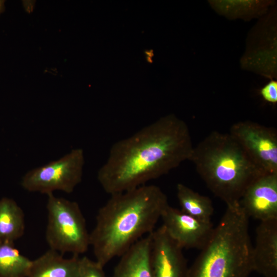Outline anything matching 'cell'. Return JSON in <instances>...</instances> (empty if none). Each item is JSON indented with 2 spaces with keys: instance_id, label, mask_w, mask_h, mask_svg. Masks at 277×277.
Instances as JSON below:
<instances>
[{
  "instance_id": "cell-12",
  "label": "cell",
  "mask_w": 277,
  "mask_h": 277,
  "mask_svg": "<svg viewBox=\"0 0 277 277\" xmlns=\"http://www.w3.org/2000/svg\"><path fill=\"white\" fill-rule=\"evenodd\" d=\"M252 261L253 271L264 277H277V219L260 222Z\"/></svg>"
},
{
  "instance_id": "cell-18",
  "label": "cell",
  "mask_w": 277,
  "mask_h": 277,
  "mask_svg": "<svg viewBox=\"0 0 277 277\" xmlns=\"http://www.w3.org/2000/svg\"><path fill=\"white\" fill-rule=\"evenodd\" d=\"M32 261L19 252L13 242L0 241V277H27Z\"/></svg>"
},
{
  "instance_id": "cell-21",
  "label": "cell",
  "mask_w": 277,
  "mask_h": 277,
  "mask_svg": "<svg viewBox=\"0 0 277 277\" xmlns=\"http://www.w3.org/2000/svg\"><path fill=\"white\" fill-rule=\"evenodd\" d=\"M4 1L0 0V13L2 12L4 8Z\"/></svg>"
},
{
  "instance_id": "cell-3",
  "label": "cell",
  "mask_w": 277,
  "mask_h": 277,
  "mask_svg": "<svg viewBox=\"0 0 277 277\" xmlns=\"http://www.w3.org/2000/svg\"><path fill=\"white\" fill-rule=\"evenodd\" d=\"M189 161L209 189L227 206L239 203L248 186L266 173L229 133L218 131L193 147Z\"/></svg>"
},
{
  "instance_id": "cell-2",
  "label": "cell",
  "mask_w": 277,
  "mask_h": 277,
  "mask_svg": "<svg viewBox=\"0 0 277 277\" xmlns=\"http://www.w3.org/2000/svg\"><path fill=\"white\" fill-rule=\"evenodd\" d=\"M110 195L98 210L90 233V245L103 267L153 232L169 205L166 194L154 185Z\"/></svg>"
},
{
  "instance_id": "cell-10",
  "label": "cell",
  "mask_w": 277,
  "mask_h": 277,
  "mask_svg": "<svg viewBox=\"0 0 277 277\" xmlns=\"http://www.w3.org/2000/svg\"><path fill=\"white\" fill-rule=\"evenodd\" d=\"M153 277H187L186 260L180 247L162 226L151 232Z\"/></svg>"
},
{
  "instance_id": "cell-8",
  "label": "cell",
  "mask_w": 277,
  "mask_h": 277,
  "mask_svg": "<svg viewBox=\"0 0 277 277\" xmlns=\"http://www.w3.org/2000/svg\"><path fill=\"white\" fill-rule=\"evenodd\" d=\"M229 133L262 170L277 173V133L274 129L245 121L232 125Z\"/></svg>"
},
{
  "instance_id": "cell-4",
  "label": "cell",
  "mask_w": 277,
  "mask_h": 277,
  "mask_svg": "<svg viewBox=\"0 0 277 277\" xmlns=\"http://www.w3.org/2000/svg\"><path fill=\"white\" fill-rule=\"evenodd\" d=\"M248 220L239 203L227 206L187 277H248L253 271Z\"/></svg>"
},
{
  "instance_id": "cell-7",
  "label": "cell",
  "mask_w": 277,
  "mask_h": 277,
  "mask_svg": "<svg viewBox=\"0 0 277 277\" xmlns=\"http://www.w3.org/2000/svg\"><path fill=\"white\" fill-rule=\"evenodd\" d=\"M276 6L259 18L248 34L246 50L241 58L243 69L270 80L276 79Z\"/></svg>"
},
{
  "instance_id": "cell-19",
  "label": "cell",
  "mask_w": 277,
  "mask_h": 277,
  "mask_svg": "<svg viewBox=\"0 0 277 277\" xmlns=\"http://www.w3.org/2000/svg\"><path fill=\"white\" fill-rule=\"evenodd\" d=\"M103 268L96 261L83 256L80 258L78 277H108Z\"/></svg>"
},
{
  "instance_id": "cell-15",
  "label": "cell",
  "mask_w": 277,
  "mask_h": 277,
  "mask_svg": "<svg viewBox=\"0 0 277 277\" xmlns=\"http://www.w3.org/2000/svg\"><path fill=\"white\" fill-rule=\"evenodd\" d=\"M211 7L218 14L229 19L245 21L260 18L276 5L272 0H213L208 1Z\"/></svg>"
},
{
  "instance_id": "cell-9",
  "label": "cell",
  "mask_w": 277,
  "mask_h": 277,
  "mask_svg": "<svg viewBox=\"0 0 277 277\" xmlns=\"http://www.w3.org/2000/svg\"><path fill=\"white\" fill-rule=\"evenodd\" d=\"M162 226L182 249H202L211 238L214 227L207 222L190 216L168 205L161 217Z\"/></svg>"
},
{
  "instance_id": "cell-11",
  "label": "cell",
  "mask_w": 277,
  "mask_h": 277,
  "mask_svg": "<svg viewBox=\"0 0 277 277\" xmlns=\"http://www.w3.org/2000/svg\"><path fill=\"white\" fill-rule=\"evenodd\" d=\"M239 204L248 217L260 222L277 219V173L257 178L245 191Z\"/></svg>"
},
{
  "instance_id": "cell-5",
  "label": "cell",
  "mask_w": 277,
  "mask_h": 277,
  "mask_svg": "<svg viewBox=\"0 0 277 277\" xmlns=\"http://www.w3.org/2000/svg\"><path fill=\"white\" fill-rule=\"evenodd\" d=\"M47 196L46 240L50 249L62 254L86 252L90 246V233L78 204L53 193Z\"/></svg>"
},
{
  "instance_id": "cell-16",
  "label": "cell",
  "mask_w": 277,
  "mask_h": 277,
  "mask_svg": "<svg viewBox=\"0 0 277 277\" xmlns=\"http://www.w3.org/2000/svg\"><path fill=\"white\" fill-rule=\"evenodd\" d=\"M25 230L23 209L12 199H0V241L13 242L21 238Z\"/></svg>"
},
{
  "instance_id": "cell-1",
  "label": "cell",
  "mask_w": 277,
  "mask_h": 277,
  "mask_svg": "<svg viewBox=\"0 0 277 277\" xmlns=\"http://www.w3.org/2000/svg\"><path fill=\"white\" fill-rule=\"evenodd\" d=\"M193 147L186 123L165 116L115 143L97 180L110 195L137 188L190 160Z\"/></svg>"
},
{
  "instance_id": "cell-14",
  "label": "cell",
  "mask_w": 277,
  "mask_h": 277,
  "mask_svg": "<svg viewBox=\"0 0 277 277\" xmlns=\"http://www.w3.org/2000/svg\"><path fill=\"white\" fill-rule=\"evenodd\" d=\"M80 258L77 255L66 258L49 249L32 261L27 277H78Z\"/></svg>"
},
{
  "instance_id": "cell-13",
  "label": "cell",
  "mask_w": 277,
  "mask_h": 277,
  "mask_svg": "<svg viewBox=\"0 0 277 277\" xmlns=\"http://www.w3.org/2000/svg\"><path fill=\"white\" fill-rule=\"evenodd\" d=\"M151 233L141 238L121 256L111 277H153Z\"/></svg>"
},
{
  "instance_id": "cell-20",
  "label": "cell",
  "mask_w": 277,
  "mask_h": 277,
  "mask_svg": "<svg viewBox=\"0 0 277 277\" xmlns=\"http://www.w3.org/2000/svg\"><path fill=\"white\" fill-rule=\"evenodd\" d=\"M260 94L265 101L273 104H276L277 103L276 80H270L260 89Z\"/></svg>"
},
{
  "instance_id": "cell-6",
  "label": "cell",
  "mask_w": 277,
  "mask_h": 277,
  "mask_svg": "<svg viewBox=\"0 0 277 277\" xmlns=\"http://www.w3.org/2000/svg\"><path fill=\"white\" fill-rule=\"evenodd\" d=\"M84 164L83 150L75 148L56 160L28 171L21 184L29 192L47 195L55 191L70 193L82 181Z\"/></svg>"
},
{
  "instance_id": "cell-17",
  "label": "cell",
  "mask_w": 277,
  "mask_h": 277,
  "mask_svg": "<svg viewBox=\"0 0 277 277\" xmlns=\"http://www.w3.org/2000/svg\"><path fill=\"white\" fill-rule=\"evenodd\" d=\"M176 195L182 211L201 220L211 221L214 208L210 198L181 183L176 186Z\"/></svg>"
}]
</instances>
